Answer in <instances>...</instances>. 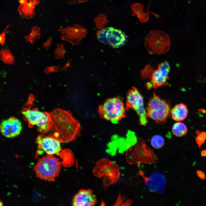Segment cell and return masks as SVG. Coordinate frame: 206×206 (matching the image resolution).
<instances>
[{"mask_svg":"<svg viewBox=\"0 0 206 206\" xmlns=\"http://www.w3.org/2000/svg\"><path fill=\"white\" fill-rule=\"evenodd\" d=\"M54 112L56 116L52 115L58 120L55 119L58 125L56 126L57 131L53 136L61 142H69L77 137L80 133V125L71 113L60 109Z\"/></svg>","mask_w":206,"mask_h":206,"instance_id":"6da1fadb","label":"cell"},{"mask_svg":"<svg viewBox=\"0 0 206 206\" xmlns=\"http://www.w3.org/2000/svg\"><path fill=\"white\" fill-rule=\"evenodd\" d=\"M61 162L52 155L47 154L38 159L34 167L37 177L49 181H54L60 172Z\"/></svg>","mask_w":206,"mask_h":206,"instance_id":"7a4b0ae2","label":"cell"},{"mask_svg":"<svg viewBox=\"0 0 206 206\" xmlns=\"http://www.w3.org/2000/svg\"><path fill=\"white\" fill-rule=\"evenodd\" d=\"M98 110L102 118L113 123H117L125 116L126 107L122 100L117 97L107 99Z\"/></svg>","mask_w":206,"mask_h":206,"instance_id":"3957f363","label":"cell"},{"mask_svg":"<svg viewBox=\"0 0 206 206\" xmlns=\"http://www.w3.org/2000/svg\"><path fill=\"white\" fill-rule=\"evenodd\" d=\"M171 110L169 101L155 94L149 100L146 108L147 116L160 124L166 122L171 114Z\"/></svg>","mask_w":206,"mask_h":206,"instance_id":"277c9868","label":"cell"},{"mask_svg":"<svg viewBox=\"0 0 206 206\" xmlns=\"http://www.w3.org/2000/svg\"><path fill=\"white\" fill-rule=\"evenodd\" d=\"M144 45L147 52L152 55L164 54L168 52L171 46L168 35L159 30L151 31L144 40Z\"/></svg>","mask_w":206,"mask_h":206,"instance_id":"5b68a950","label":"cell"},{"mask_svg":"<svg viewBox=\"0 0 206 206\" xmlns=\"http://www.w3.org/2000/svg\"><path fill=\"white\" fill-rule=\"evenodd\" d=\"M21 113L28 122L30 127L36 126L38 131L41 133L48 131L52 126L50 114L37 109L25 108Z\"/></svg>","mask_w":206,"mask_h":206,"instance_id":"8992f818","label":"cell"},{"mask_svg":"<svg viewBox=\"0 0 206 206\" xmlns=\"http://www.w3.org/2000/svg\"><path fill=\"white\" fill-rule=\"evenodd\" d=\"M126 96V110H134L138 116L140 124L146 126L148 123V116L144 107L143 96L135 87H132L128 90Z\"/></svg>","mask_w":206,"mask_h":206,"instance_id":"52a82bcc","label":"cell"},{"mask_svg":"<svg viewBox=\"0 0 206 206\" xmlns=\"http://www.w3.org/2000/svg\"><path fill=\"white\" fill-rule=\"evenodd\" d=\"M98 39L114 48H119L127 41L126 34L122 31L112 27H107L97 32Z\"/></svg>","mask_w":206,"mask_h":206,"instance_id":"ba28073f","label":"cell"},{"mask_svg":"<svg viewBox=\"0 0 206 206\" xmlns=\"http://www.w3.org/2000/svg\"><path fill=\"white\" fill-rule=\"evenodd\" d=\"M170 70L169 63L165 62L159 64L157 68L153 70L149 78L150 81L147 82L146 86L148 89L156 88L168 85V75Z\"/></svg>","mask_w":206,"mask_h":206,"instance_id":"9c48e42d","label":"cell"},{"mask_svg":"<svg viewBox=\"0 0 206 206\" xmlns=\"http://www.w3.org/2000/svg\"><path fill=\"white\" fill-rule=\"evenodd\" d=\"M59 31L61 33L62 39L68 41L73 45H77L86 36L87 31L86 29L78 24L72 26H68L60 28Z\"/></svg>","mask_w":206,"mask_h":206,"instance_id":"30bf717a","label":"cell"},{"mask_svg":"<svg viewBox=\"0 0 206 206\" xmlns=\"http://www.w3.org/2000/svg\"><path fill=\"white\" fill-rule=\"evenodd\" d=\"M36 142L39 149H42L47 154L59 155L62 150L61 142L54 136L43 137L39 136Z\"/></svg>","mask_w":206,"mask_h":206,"instance_id":"8fae6325","label":"cell"},{"mask_svg":"<svg viewBox=\"0 0 206 206\" xmlns=\"http://www.w3.org/2000/svg\"><path fill=\"white\" fill-rule=\"evenodd\" d=\"M0 129L3 136L6 138H12L20 134L22 129V125L18 118L11 117L1 122Z\"/></svg>","mask_w":206,"mask_h":206,"instance_id":"7c38bea8","label":"cell"},{"mask_svg":"<svg viewBox=\"0 0 206 206\" xmlns=\"http://www.w3.org/2000/svg\"><path fill=\"white\" fill-rule=\"evenodd\" d=\"M97 202L92 190L81 189L74 196L72 204L74 206H93Z\"/></svg>","mask_w":206,"mask_h":206,"instance_id":"4fadbf2b","label":"cell"},{"mask_svg":"<svg viewBox=\"0 0 206 206\" xmlns=\"http://www.w3.org/2000/svg\"><path fill=\"white\" fill-rule=\"evenodd\" d=\"M166 180L165 176L157 172L152 173L145 182L146 188L149 191L162 193L165 189Z\"/></svg>","mask_w":206,"mask_h":206,"instance_id":"5bb4252c","label":"cell"},{"mask_svg":"<svg viewBox=\"0 0 206 206\" xmlns=\"http://www.w3.org/2000/svg\"><path fill=\"white\" fill-rule=\"evenodd\" d=\"M188 110L186 105L180 103L173 107L171 110V115L173 119L176 121L184 120L187 117Z\"/></svg>","mask_w":206,"mask_h":206,"instance_id":"9a60e30c","label":"cell"},{"mask_svg":"<svg viewBox=\"0 0 206 206\" xmlns=\"http://www.w3.org/2000/svg\"><path fill=\"white\" fill-rule=\"evenodd\" d=\"M143 5L139 3H136L131 6L133 11L132 16L136 15L142 23L146 22L149 19L148 13H145L142 11Z\"/></svg>","mask_w":206,"mask_h":206,"instance_id":"2e32d148","label":"cell"},{"mask_svg":"<svg viewBox=\"0 0 206 206\" xmlns=\"http://www.w3.org/2000/svg\"><path fill=\"white\" fill-rule=\"evenodd\" d=\"M17 11L21 17L27 19L32 18L35 14L34 9L29 7L27 4L19 5L17 8Z\"/></svg>","mask_w":206,"mask_h":206,"instance_id":"e0dca14e","label":"cell"},{"mask_svg":"<svg viewBox=\"0 0 206 206\" xmlns=\"http://www.w3.org/2000/svg\"><path fill=\"white\" fill-rule=\"evenodd\" d=\"M0 56L1 60L4 64L10 65L14 64L15 59L9 49L2 48L0 51Z\"/></svg>","mask_w":206,"mask_h":206,"instance_id":"ac0fdd59","label":"cell"},{"mask_svg":"<svg viewBox=\"0 0 206 206\" xmlns=\"http://www.w3.org/2000/svg\"><path fill=\"white\" fill-rule=\"evenodd\" d=\"M172 131L174 135L177 137H181L187 133V129L185 124L181 122H178L174 124Z\"/></svg>","mask_w":206,"mask_h":206,"instance_id":"d6986e66","label":"cell"},{"mask_svg":"<svg viewBox=\"0 0 206 206\" xmlns=\"http://www.w3.org/2000/svg\"><path fill=\"white\" fill-rule=\"evenodd\" d=\"M40 29L41 28L37 26H35L32 27L31 33L28 35L24 37L26 42H29L31 43H33L37 39H39L41 35Z\"/></svg>","mask_w":206,"mask_h":206,"instance_id":"ffe728a7","label":"cell"},{"mask_svg":"<svg viewBox=\"0 0 206 206\" xmlns=\"http://www.w3.org/2000/svg\"><path fill=\"white\" fill-rule=\"evenodd\" d=\"M150 143L152 146L156 149H160L164 145L165 141L163 138L159 135H156L151 139Z\"/></svg>","mask_w":206,"mask_h":206,"instance_id":"44dd1931","label":"cell"},{"mask_svg":"<svg viewBox=\"0 0 206 206\" xmlns=\"http://www.w3.org/2000/svg\"><path fill=\"white\" fill-rule=\"evenodd\" d=\"M94 22L96 27L100 30L103 29L104 26L108 23L106 16L102 14L96 17Z\"/></svg>","mask_w":206,"mask_h":206,"instance_id":"7402d4cb","label":"cell"},{"mask_svg":"<svg viewBox=\"0 0 206 206\" xmlns=\"http://www.w3.org/2000/svg\"><path fill=\"white\" fill-rule=\"evenodd\" d=\"M66 52L62 43L57 44L54 52V57L58 59H64Z\"/></svg>","mask_w":206,"mask_h":206,"instance_id":"603a6c76","label":"cell"},{"mask_svg":"<svg viewBox=\"0 0 206 206\" xmlns=\"http://www.w3.org/2000/svg\"><path fill=\"white\" fill-rule=\"evenodd\" d=\"M153 70V68L150 64L147 65L140 72L141 76L142 79L149 78Z\"/></svg>","mask_w":206,"mask_h":206,"instance_id":"cb8c5ba5","label":"cell"},{"mask_svg":"<svg viewBox=\"0 0 206 206\" xmlns=\"http://www.w3.org/2000/svg\"><path fill=\"white\" fill-rule=\"evenodd\" d=\"M206 140V132H199L195 138L196 142L200 148L201 146L205 142Z\"/></svg>","mask_w":206,"mask_h":206,"instance_id":"d4e9b609","label":"cell"},{"mask_svg":"<svg viewBox=\"0 0 206 206\" xmlns=\"http://www.w3.org/2000/svg\"><path fill=\"white\" fill-rule=\"evenodd\" d=\"M60 66H52L46 67L44 70V72L48 75L53 72H58Z\"/></svg>","mask_w":206,"mask_h":206,"instance_id":"484cf974","label":"cell"},{"mask_svg":"<svg viewBox=\"0 0 206 206\" xmlns=\"http://www.w3.org/2000/svg\"><path fill=\"white\" fill-rule=\"evenodd\" d=\"M10 26L9 24L7 25L0 35V43L2 46H3L5 43V31Z\"/></svg>","mask_w":206,"mask_h":206,"instance_id":"4316f807","label":"cell"},{"mask_svg":"<svg viewBox=\"0 0 206 206\" xmlns=\"http://www.w3.org/2000/svg\"><path fill=\"white\" fill-rule=\"evenodd\" d=\"M52 41V38L51 37H49L46 42L43 44V48L48 51L51 48V46Z\"/></svg>","mask_w":206,"mask_h":206,"instance_id":"83f0119b","label":"cell"},{"mask_svg":"<svg viewBox=\"0 0 206 206\" xmlns=\"http://www.w3.org/2000/svg\"><path fill=\"white\" fill-rule=\"evenodd\" d=\"M40 2V1L37 0H29L27 5L31 8L35 9V6L38 5Z\"/></svg>","mask_w":206,"mask_h":206,"instance_id":"f1b7e54d","label":"cell"},{"mask_svg":"<svg viewBox=\"0 0 206 206\" xmlns=\"http://www.w3.org/2000/svg\"><path fill=\"white\" fill-rule=\"evenodd\" d=\"M196 173L200 179H205L206 176L203 172L200 170H197Z\"/></svg>","mask_w":206,"mask_h":206,"instance_id":"f546056e","label":"cell"},{"mask_svg":"<svg viewBox=\"0 0 206 206\" xmlns=\"http://www.w3.org/2000/svg\"><path fill=\"white\" fill-rule=\"evenodd\" d=\"M88 0H67L69 4H74L87 1Z\"/></svg>","mask_w":206,"mask_h":206,"instance_id":"4dcf8cb0","label":"cell"},{"mask_svg":"<svg viewBox=\"0 0 206 206\" xmlns=\"http://www.w3.org/2000/svg\"><path fill=\"white\" fill-rule=\"evenodd\" d=\"M27 0H19V2L20 5H25L27 4L28 3Z\"/></svg>","mask_w":206,"mask_h":206,"instance_id":"1f68e13d","label":"cell"},{"mask_svg":"<svg viewBox=\"0 0 206 206\" xmlns=\"http://www.w3.org/2000/svg\"><path fill=\"white\" fill-rule=\"evenodd\" d=\"M201 154L202 157L206 156V150H202L201 152Z\"/></svg>","mask_w":206,"mask_h":206,"instance_id":"d6a6232c","label":"cell"},{"mask_svg":"<svg viewBox=\"0 0 206 206\" xmlns=\"http://www.w3.org/2000/svg\"></svg>","mask_w":206,"mask_h":206,"instance_id":"836d02e7","label":"cell"}]
</instances>
